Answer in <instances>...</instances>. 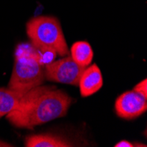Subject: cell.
Listing matches in <instances>:
<instances>
[{
    "mask_svg": "<svg viewBox=\"0 0 147 147\" xmlns=\"http://www.w3.org/2000/svg\"><path fill=\"white\" fill-rule=\"evenodd\" d=\"M72 102L73 99L63 90L42 85L26 92L6 118L17 128L33 129L66 115Z\"/></svg>",
    "mask_w": 147,
    "mask_h": 147,
    "instance_id": "1",
    "label": "cell"
},
{
    "mask_svg": "<svg viewBox=\"0 0 147 147\" xmlns=\"http://www.w3.org/2000/svg\"><path fill=\"white\" fill-rule=\"evenodd\" d=\"M44 65L31 44L21 43L14 52V65L8 88L26 93L45 81Z\"/></svg>",
    "mask_w": 147,
    "mask_h": 147,
    "instance_id": "2",
    "label": "cell"
},
{
    "mask_svg": "<svg viewBox=\"0 0 147 147\" xmlns=\"http://www.w3.org/2000/svg\"><path fill=\"white\" fill-rule=\"evenodd\" d=\"M26 34L34 49L56 53L60 57L70 54L59 20L53 16H38L26 23Z\"/></svg>",
    "mask_w": 147,
    "mask_h": 147,
    "instance_id": "3",
    "label": "cell"
},
{
    "mask_svg": "<svg viewBox=\"0 0 147 147\" xmlns=\"http://www.w3.org/2000/svg\"><path fill=\"white\" fill-rule=\"evenodd\" d=\"M86 67L78 64L71 56L50 62L44 66L45 78L51 82L78 86L79 78Z\"/></svg>",
    "mask_w": 147,
    "mask_h": 147,
    "instance_id": "4",
    "label": "cell"
},
{
    "mask_svg": "<svg viewBox=\"0 0 147 147\" xmlns=\"http://www.w3.org/2000/svg\"><path fill=\"white\" fill-rule=\"evenodd\" d=\"M115 110L116 115L123 119H136L147 110V98L133 90L127 91L116 99Z\"/></svg>",
    "mask_w": 147,
    "mask_h": 147,
    "instance_id": "5",
    "label": "cell"
},
{
    "mask_svg": "<svg viewBox=\"0 0 147 147\" xmlns=\"http://www.w3.org/2000/svg\"><path fill=\"white\" fill-rule=\"evenodd\" d=\"M103 86L101 71L96 63L86 67L79 78L78 86L82 97H89L97 92Z\"/></svg>",
    "mask_w": 147,
    "mask_h": 147,
    "instance_id": "6",
    "label": "cell"
},
{
    "mask_svg": "<svg viewBox=\"0 0 147 147\" xmlns=\"http://www.w3.org/2000/svg\"><path fill=\"white\" fill-rule=\"evenodd\" d=\"M25 146L26 147H71L75 146L74 144L67 138L52 134H34L26 136L25 138Z\"/></svg>",
    "mask_w": 147,
    "mask_h": 147,
    "instance_id": "7",
    "label": "cell"
},
{
    "mask_svg": "<svg viewBox=\"0 0 147 147\" xmlns=\"http://www.w3.org/2000/svg\"><path fill=\"white\" fill-rule=\"evenodd\" d=\"M24 94L25 93L23 92L14 91L8 87L0 88V117L14 110Z\"/></svg>",
    "mask_w": 147,
    "mask_h": 147,
    "instance_id": "8",
    "label": "cell"
},
{
    "mask_svg": "<svg viewBox=\"0 0 147 147\" xmlns=\"http://www.w3.org/2000/svg\"><path fill=\"white\" fill-rule=\"evenodd\" d=\"M70 53L71 58L83 67H87L93 58V50L86 41H79L73 43Z\"/></svg>",
    "mask_w": 147,
    "mask_h": 147,
    "instance_id": "9",
    "label": "cell"
},
{
    "mask_svg": "<svg viewBox=\"0 0 147 147\" xmlns=\"http://www.w3.org/2000/svg\"><path fill=\"white\" fill-rule=\"evenodd\" d=\"M146 81H147L146 78L143 79L142 81L137 84L134 86V88H133V91L137 92L138 93H139V94H141L144 98H147V82Z\"/></svg>",
    "mask_w": 147,
    "mask_h": 147,
    "instance_id": "10",
    "label": "cell"
},
{
    "mask_svg": "<svg viewBox=\"0 0 147 147\" xmlns=\"http://www.w3.org/2000/svg\"><path fill=\"white\" fill-rule=\"evenodd\" d=\"M115 147H133V146H135L134 144H132V143H129L126 140H123V141H120L118 142L115 145H114Z\"/></svg>",
    "mask_w": 147,
    "mask_h": 147,
    "instance_id": "11",
    "label": "cell"
},
{
    "mask_svg": "<svg viewBox=\"0 0 147 147\" xmlns=\"http://www.w3.org/2000/svg\"><path fill=\"white\" fill-rule=\"evenodd\" d=\"M11 146H13V145L9 143L5 142V141L0 140V147H11Z\"/></svg>",
    "mask_w": 147,
    "mask_h": 147,
    "instance_id": "12",
    "label": "cell"
}]
</instances>
